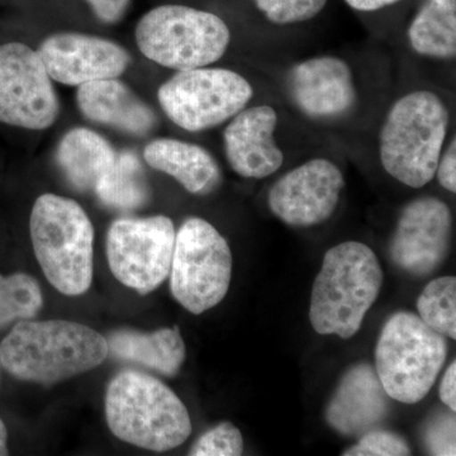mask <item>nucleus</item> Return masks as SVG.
<instances>
[{"label": "nucleus", "instance_id": "nucleus-24", "mask_svg": "<svg viewBox=\"0 0 456 456\" xmlns=\"http://www.w3.org/2000/svg\"><path fill=\"white\" fill-rule=\"evenodd\" d=\"M44 305L40 284L25 273L0 275V329L37 316Z\"/></svg>", "mask_w": 456, "mask_h": 456}, {"label": "nucleus", "instance_id": "nucleus-33", "mask_svg": "<svg viewBox=\"0 0 456 456\" xmlns=\"http://www.w3.org/2000/svg\"><path fill=\"white\" fill-rule=\"evenodd\" d=\"M345 2L355 11L375 12L397 4L401 0H345Z\"/></svg>", "mask_w": 456, "mask_h": 456}, {"label": "nucleus", "instance_id": "nucleus-22", "mask_svg": "<svg viewBox=\"0 0 456 456\" xmlns=\"http://www.w3.org/2000/svg\"><path fill=\"white\" fill-rule=\"evenodd\" d=\"M417 55L435 60L456 56V0H424L407 29Z\"/></svg>", "mask_w": 456, "mask_h": 456}, {"label": "nucleus", "instance_id": "nucleus-27", "mask_svg": "<svg viewBox=\"0 0 456 456\" xmlns=\"http://www.w3.org/2000/svg\"><path fill=\"white\" fill-rule=\"evenodd\" d=\"M244 452L241 432L231 422H222L204 432L189 452L191 456H239Z\"/></svg>", "mask_w": 456, "mask_h": 456}, {"label": "nucleus", "instance_id": "nucleus-21", "mask_svg": "<svg viewBox=\"0 0 456 456\" xmlns=\"http://www.w3.org/2000/svg\"><path fill=\"white\" fill-rule=\"evenodd\" d=\"M116 154L112 145L97 132L79 127L66 132L60 141L56 161L75 189L94 191Z\"/></svg>", "mask_w": 456, "mask_h": 456}, {"label": "nucleus", "instance_id": "nucleus-20", "mask_svg": "<svg viewBox=\"0 0 456 456\" xmlns=\"http://www.w3.org/2000/svg\"><path fill=\"white\" fill-rule=\"evenodd\" d=\"M108 354L122 362H134L165 375L175 377L187 356L179 327L145 332L121 330L107 338Z\"/></svg>", "mask_w": 456, "mask_h": 456}, {"label": "nucleus", "instance_id": "nucleus-16", "mask_svg": "<svg viewBox=\"0 0 456 456\" xmlns=\"http://www.w3.org/2000/svg\"><path fill=\"white\" fill-rule=\"evenodd\" d=\"M278 119L269 104L248 106L230 119L224 132V154L237 175L265 179L281 169L284 154L275 140Z\"/></svg>", "mask_w": 456, "mask_h": 456}, {"label": "nucleus", "instance_id": "nucleus-29", "mask_svg": "<svg viewBox=\"0 0 456 456\" xmlns=\"http://www.w3.org/2000/svg\"><path fill=\"white\" fill-rule=\"evenodd\" d=\"M454 413V411L437 413L426 426L425 445L430 454L443 456L456 454Z\"/></svg>", "mask_w": 456, "mask_h": 456}, {"label": "nucleus", "instance_id": "nucleus-2", "mask_svg": "<svg viewBox=\"0 0 456 456\" xmlns=\"http://www.w3.org/2000/svg\"><path fill=\"white\" fill-rule=\"evenodd\" d=\"M449 127V108L436 93L415 90L398 98L378 136L383 169L407 187H425L435 178Z\"/></svg>", "mask_w": 456, "mask_h": 456}, {"label": "nucleus", "instance_id": "nucleus-13", "mask_svg": "<svg viewBox=\"0 0 456 456\" xmlns=\"http://www.w3.org/2000/svg\"><path fill=\"white\" fill-rule=\"evenodd\" d=\"M452 212L439 198H417L399 216L389 254L399 269L426 277L448 257L452 242Z\"/></svg>", "mask_w": 456, "mask_h": 456}, {"label": "nucleus", "instance_id": "nucleus-30", "mask_svg": "<svg viewBox=\"0 0 456 456\" xmlns=\"http://www.w3.org/2000/svg\"><path fill=\"white\" fill-rule=\"evenodd\" d=\"M435 178L441 187L450 193H456V139L449 141L448 146L441 152L439 163H437Z\"/></svg>", "mask_w": 456, "mask_h": 456}, {"label": "nucleus", "instance_id": "nucleus-12", "mask_svg": "<svg viewBox=\"0 0 456 456\" xmlns=\"http://www.w3.org/2000/svg\"><path fill=\"white\" fill-rule=\"evenodd\" d=\"M345 179L340 167L314 158L285 173L268 193L270 212L290 227H312L334 215Z\"/></svg>", "mask_w": 456, "mask_h": 456}, {"label": "nucleus", "instance_id": "nucleus-19", "mask_svg": "<svg viewBox=\"0 0 456 456\" xmlns=\"http://www.w3.org/2000/svg\"><path fill=\"white\" fill-rule=\"evenodd\" d=\"M143 158L152 169L163 171L189 193L198 196L211 193L222 180L220 165L208 150L197 143L154 140L145 147Z\"/></svg>", "mask_w": 456, "mask_h": 456}, {"label": "nucleus", "instance_id": "nucleus-7", "mask_svg": "<svg viewBox=\"0 0 456 456\" xmlns=\"http://www.w3.org/2000/svg\"><path fill=\"white\" fill-rule=\"evenodd\" d=\"M141 53L156 64L183 71L224 57L231 31L222 18L187 5H160L141 18L134 31Z\"/></svg>", "mask_w": 456, "mask_h": 456}, {"label": "nucleus", "instance_id": "nucleus-15", "mask_svg": "<svg viewBox=\"0 0 456 456\" xmlns=\"http://www.w3.org/2000/svg\"><path fill=\"white\" fill-rule=\"evenodd\" d=\"M38 55L51 79L80 86L121 77L131 56L117 42L80 33H57L42 42Z\"/></svg>", "mask_w": 456, "mask_h": 456}, {"label": "nucleus", "instance_id": "nucleus-5", "mask_svg": "<svg viewBox=\"0 0 456 456\" xmlns=\"http://www.w3.org/2000/svg\"><path fill=\"white\" fill-rule=\"evenodd\" d=\"M33 251L45 277L65 296H82L93 281L94 227L75 200L44 194L31 212Z\"/></svg>", "mask_w": 456, "mask_h": 456}, {"label": "nucleus", "instance_id": "nucleus-14", "mask_svg": "<svg viewBox=\"0 0 456 456\" xmlns=\"http://www.w3.org/2000/svg\"><path fill=\"white\" fill-rule=\"evenodd\" d=\"M287 84L294 106L312 121H338L358 102L353 70L341 57L321 55L297 62Z\"/></svg>", "mask_w": 456, "mask_h": 456}, {"label": "nucleus", "instance_id": "nucleus-31", "mask_svg": "<svg viewBox=\"0 0 456 456\" xmlns=\"http://www.w3.org/2000/svg\"><path fill=\"white\" fill-rule=\"evenodd\" d=\"M99 20L117 23L125 17L132 0H86Z\"/></svg>", "mask_w": 456, "mask_h": 456}, {"label": "nucleus", "instance_id": "nucleus-8", "mask_svg": "<svg viewBox=\"0 0 456 456\" xmlns=\"http://www.w3.org/2000/svg\"><path fill=\"white\" fill-rule=\"evenodd\" d=\"M169 275L171 294L191 314L220 305L232 275L226 239L203 218H188L175 235Z\"/></svg>", "mask_w": 456, "mask_h": 456}, {"label": "nucleus", "instance_id": "nucleus-3", "mask_svg": "<svg viewBox=\"0 0 456 456\" xmlns=\"http://www.w3.org/2000/svg\"><path fill=\"white\" fill-rule=\"evenodd\" d=\"M383 270L377 255L358 241L327 250L311 294L310 321L321 335L353 338L377 301Z\"/></svg>", "mask_w": 456, "mask_h": 456}, {"label": "nucleus", "instance_id": "nucleus-11", "mask_svg": "<svg viewBox=\"0 0 456 456\" xmlns=\"http://www.w3.org/2000/svg\"><path fill=\"white\" fill-rule=\"evenodd\" d=\"M59 112L53 79L37 51L20 42L0 45V123L46 130Z\"/></svg>", "mask_w": 456, "mask_h": 456}, {"label": "nucleus", "instance_id": "nucleus-34", "mask_svg": "<svg viewBox=\"0 0 456 456\" xmlns=\"http://www.w3.org/2000/svg\"><path fill=\"white\" fill-rule=\"evenodd\" d=\"M8 431L4 422L0 419V456L8 455Z\"/></svg>", "mask_w": 456, "mask_h": 456}, {"label": "nucleus", "instance_id": "nucleus-25", "mask_svg": "<svg viewBox=\"0 0 456 456\" xmlns=\"http://www.w3.org/2000/svg\"><path fill=\"white\" fill-rule=\"evenodd\" d=\"M419 318L445 338H456V279L443 277L426 285L417 301Z\"/></svg>", "mask_w": 456, "mask_h": 456}, {"label": "nucleus", "instance_id": "nucleus-1", "mask_svg": "<svg viewBox=\"0 0 456 456\" xmlns=\"http://www.w3.org/2000/svg\"><path fill=\"white\" fill-rule=\"evenodd\" d=\"M108 355L106 338L65 320L20 321L0 345V362L8 373L42 386L93 370Z\"/></svg>", "mask_w": 456, "mask_h": 456}, {"label": "nucleus", "instance_id": "nucleus-28", "mask_svg": "<svg viewBox=\"0 0 456 456\" xmlns=\"http://www.w3.org/2000/svg\"><path fill=\"white\" fill-rule=\"evenodd\" d=\"M410 445L401 435L391 431L371 430L360 436L355 445L344 452L345 456H406Z\"/></svg>", "mask_w": 456, "mask_h": 456}, {"label": "nucleus", "instance_id": "nucleus-4", "mask_svg": "<svg viewBox=\"0 0 456 456\" xmlns=\"http://www.w3.org/2000/svg\"><path fill=\"white\" fill-rule=\"evenodd\" d=\"M106 419L114 436L137 448L167 452L191 434L187 407L163 382L140 371H122L106 395Z\"/></svg>", "mask_w": 456, "mask_h": 456}, {"label": "nucleus", "instance_id": "nucleus-9", "mask_svg": "<svg viewBox=\"0 0 456 456\" xmlns=\"http://www.w3.org/2000/svg\"><path fill=\"white\" fill-rule=\"evenodd\" d=\"M253 97V86L241 74L208 66L176 71L158 92L170 121L189 132L211 130L230 121Z\"/></svg>", "mask_w": 456, "mask_h": 456}, {"label": "nucleus", "instance_id": "nucleus-32", "mask_svg": "<svg viewBox=\"0 0 456 456\" xmlns=\"http://www.w3.org/2000/svg\"><path fill=\"white\" fill-rule=\"evenodd\" d=\"M439 395L450 411H456V362H452L441 379Z\"/></svg>", "mask_w": 456, "mask_h": 456}, {"label": "nucleus", "instance_id": "nucleus-10", "mask_svg": "<svg viewBox=\"0 0 456 456\" xmlns=\"http://www.w3.org/2000/svg\"><path fill=\"white\" fill-rule=\"evenodd\" d=\"M175 235L167 216L114 221L107 235L110 272L142 296L152 292L169 277Z\"/></svg>", "mask_w": 456, "mask_h": 456}, {"label": "nucleus", "instance_id": "nucleus-23", "mask_svg": "<svg viewBox=\"0 0 456 456\" xmlns=\"http://www.w3.org/2000/svg\"><path fill=\"white\" fill-rule=\"evenodd\" d=\"M94 191L102 203L118 211H134L142 207L149 200L150 188L136 154L117 152Z\"/></svg>", "mask_w": 456, "mask_h": 456}, {"label": "nucleus", "instance_id": "nucleus-18", "mask_svg": "<svg viewBox=\"0 0 456 456\" xmlns=\"http://www.w3.org/2000/svg\"><path fill=\"white\" fill-rule=\"evenodd\" d=\"M77 101L80 112L89 121L134 136H145L158 122L154 110L117 77L83 84L77 88Z\"/></svg>", "mask_w": 456, "mask_h": 456}, {"label": "nucleus", "instance_id": "nucleus-17", "mask_svg": "<svg viewBox=\"0 0 456 456\" xmlns=\"http://www.w3.org/2000/svg\"><path fill=\"white\" fill-rule=\"evenodd\" d=\"M389 410V395L377 370L368 362H358L342 375L326 408V419L344 436H362L382 424Z\"/></svg>", "mask_w": 456, "mask_h": 456}, {"label": "nucleus", "instance_id": "nucleus-6", "mask_svg": "<svg viewBox=\"0 0 456 456\" xmlns=\"http://www.w3.org/2000/svg\"><path fill=\"white\" fill-rule=\"evenodd\" d=\"M448 356V341L415 314L401 311L384 323L375 349V370L389 398L422 401Z\"/></svg>", "mask_w": 456, "mask_h": 456}, {"label": "nucleus", "instance_id": "nucleus-26", "mask_svg": "<svg viewBox=\"0 0 456 456\" xmlns=\"http://www.w3.org/2000/svg\"><path fill=\"white\" fill-rule=\"evenodd\" d=\"M266 20L278 26L296 25L316 18L329 0H254Z\"/></svg>", "mask_w": 456, "mask_h": 456}]
</instances>
